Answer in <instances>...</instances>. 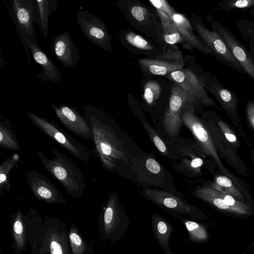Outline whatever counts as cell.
Here are the masks:
<instances>
[{"mask_svg":"<svg viewBox=\"0 0 254 254\" xmlns=\"http://www.w3.org/2000/svg\"><path fill=\"white\" fill-rule=\"evenodd\" d=\"M33 20L46 39L49 36V17L54 11H57L59 2L57 0H33Z\"/></svg>","mask_w":254,"mask_h":254,"instance_id":"obj_22","label":"cell"},{"mask_svg":"<svg viewBox=\"0 0 254 254\" xmlns=\"http://www.w3.org/2000/svg\"><path fill=\"white\" fill-rule=\"evenodd\" d=\"M212 189L225 193L231 195L240 201L244 199L241 190L229 177L224 175H218L214 180L208 185Z\"/></svg>","mask_w":254,"mask_h":254,"instance_id":"obj_27","label":"cell"},{"mask_svg":"<svg viewBox=\"0 0 254 254\" xmlns=\"http://www.w3.org/2000/svg\"><path fill=\"white\" fill-rule=\"evenodd\" d=\"M246 113L248 120L254 130V101H248L246 105Z\"/></svg>","mask_w":254,"mask_h":254,"instance_id":"obj_39","label":"cell"},{"mask_svg":"<svg viewBox=\"0 0 254 254\" xmlns=\"http://www.w3.org/2000/svg\"><path fill=\"white\" fill-rule=\"evenodd\" d=\"M13 234L17 246L19 249L25 245V234L21 213L18 210L13 225Z\"/></svg>","mask_w":254,"mask_h":254,"instance_id":"obj_32","label":"cell"},{"mask_svg":"<svg viewBox=\"0 0 254 254\" xmlns=\"http://www.w3.org/2000/svg\"><path fill=\"white\" fill-rule=\"evenodd\" d=\"M218 126L225 137L226 140L233 145V146L238 148L240 144L238 140L237 136L230 127L223 121L218 122Z\"/></svg>","mask_w":254,"mask_h":254,"instance_id":"obj_35","label":"cell"},{"mask_svg":"<svg viewBox=\"0 0 254 254\" xmlns=\"http://www.w3.org/2000/svg\"><path fill=\"white\" fill-rule=\"evenodd\" d=\"M50 51L67 68H75L80 59V52L67 31L51 39Z\"/></svg>","mask_w":254,"mask_h":254,"instance_id":"obj_18","label":"cell"},{"mask_svg":"<svg viewBox=\"0 0 254 254\" xmlns=\"http://www.w3.org/2000/svg\"><path fill=\"white\" fill-rule=\"evenodd\" d=\"M142 124L150 140L156 148L164 155H167L168 151L166 145L160 136L149 124L145 122H143Z\"/></svg>","mask_w":254,"mask_h":254,"instance_id":"obj_33","label":"cell"},{"mask_svg":"<svg viewBox=\"0 0 254 254\" xmlns=\"http://www.w3.org/2000/svg\"><path fill=\"white\" fill-rule=\"evenodd\" d=\"M119 38L126 49L135 54L149 57L164 52L153 41L144 38L130 29L121 31Z\"/></svg>","mask_w":254,"mask_h":254,"instance_id":"obj_20","label":"cell"},{"mask_svg":"<svg viewBox=\"0 0 254 254\" xmlns=\"http://www.w3.org/2000/svg\"><path fill=\"white\" fill-rule=\"evenodd\" d=\"M200 76L204 89L215 97L233 123L243 132L237 111L239 100L235 93L225 86L215 75L209 72L202 70Z\"/></svg>","mask_w":254,"mask_h":254,"instance_id":"obj_12","label":"cell"},{"mask_svg":"<svg viewBox=\"0 0 254 254\" xmlns=\"http://www.w3.org/2000/svg\"><path fill=\"white\" fill-rule=\"evenodd\" d=\"M69 237L73 254H84L86 251L84 243L74 229L70 230Z\"/></svg>","mask_w":254,"mask_h":254,"instance_id":"obj_34","label":"cell"},{"mask_svg":"<svg viewBox=\"0 0 254 254\" xmlns=\"http://www.w3.org/2000/svg\"><path fill=\"white\" fill-rule=\"evenodd\" d=\"M116 5L130 26L143 33L164 52L168 47L165 42L161 22L157 10L139 0H120Z\"/></svg>","mask_w":254,"mask_h":254,"instance_id":"obj_2","label":"cell"},{"mask_svg":"<svg viewBox=\"0 0 254 254\" xmlns=\"http://www.w3.org/2000/svg\"><path fill=\"white\" fill-rule=\"evenodd\" d=\"M10 4L26 41L38 45L33 25V0H11Z\"/></svg>","mask_w":254,"mask_h":254,"instance_id":"obj_19","label":"cell"},{"mask_svg":"<svg viewBox=\"0 0 254 254\" xmlns=\"http://www.w3.org/2000/svg\"><path fill=\"white\" fill-rule=\"evenodd\" d=\"M26 176L30 189L37 199L48 203L66 204L61 191L45 176L33 170L27 172Z\"/></svg>","mask_w":254,"mask_h":254,"instance_id":"obj_17","label":"cell"},{"mask_svg":"<svg viewBox=\"0 0 254 254\" xmlns=\"http://www.w3.org/2000/svg\"><path fill=\"white\" fill-rule=\"evenodd\" d=\"M50 249L51 254H65L64 247L56 236L51 238Z\"/></svg>","mask_w":254,"mask_h":254,"instance_id":"obj_38","label":"cell"},{"mask_svg":"<svg viewBox=\"0 0 254 254\" xmlns=\"http://www.w3.org/2000/svg\"><path fill=\"white\" fill-rule=\"evenodd\" d=\"M60 122L69 130L81 138L93 141L91 130L84 116L76 108L63 104L51 105Z\"/></svg>","mask_w":254,"mask_h":254,"instance_id":"obj_16","label":"cell"},{"mask_svg":"<svg viewBox=\"0 0 254 254\" xmlns=\"http://www.w3.org/2000/svg\"><path fill=\"white\" fill-rule=\"evenodd\" d=\"M206 20L211 29L217 32L244 69L246 74L254 82V60L248 49L227 27L208 14Z\"/></svg>","mask_w":254,"mask_h":254,"instance_id":"obj_10","label":"cell"},{"mask_svg":"<svg viewBox=\"0 0 254 254\" xmlns=\"http://www.w3.org/2000/svg\"><path fill=\"white\" fill-rule=\"evenodd\" d=\"M152 228L160 247L165 254H174L170 251L169 245L172 233L174 232L172 225L164 218L154 213L152 216Z\"/></svg>","mask_w":254,"mask_h":254,"instance_id":"obj_23","label":"cell"},{"mask_svg":"<svg viewBox=\"0 0 254 254\" xmlns=\"http://www.w3.org/2000/svg\"><path fill=\"white\" fill-rule=\"evenodd\" d=\"M156 10L170 18L186 42L192 48L206 55L213 56L211 51L200 41L190 20L182 13L177 12L165 0H150L148 1Z\"/></svg>","mask_w":254,"mask_h":254,"instance_id":"obj_13","label":"cell"},{"mask_svg":"<svg viewBox=\"0 0 254 254\" xmlns=\"http://www.w3.org/2000/svg\"><path fill=\"white\" fill-rule=\"evenodd\" d=\"M196 106L195 104L191 105L184 110L182 114L183 123L191 131L203 154L211 157L223 175L231 179L241 191L246 192L237 178L227 170L221 161L207 129L194 114Z\"/></svg>","mask_w":254,"mask_h":254,"instance_id":"obj_4","label":"cell"},{"mask_svg":"<svg viewBox=\"0 0 254 254\" xmlns=\"http://www.w3.org/2000/svg\"><path fill=\"white\" fill-rule=\"evenodd\" d=\"M172 214L179 219L184 224L188 231L189 240L190 241L201 243L207 239L208 234L203 226L195 221L181 217L179 215Z\"/></svg>","mask_w":254,"mask_h":254,"instance_id":"obj_28","label":"cell"},{"mask_svg":"<svg viewBox=\"0 0 254 254\" xmlns=\"http://www.w3.org/2000/svg\"><path fill=\"white\" fill-rule=\"evenodd\" d=\"M193 104H198L190 93L177 83H173L163 119L164 127L169 135L174 137L178 134L183 124V111Z\"/></svg>","mask_w":254,"mask_h":254,"instance_id":"obj_9","label":"cell"},{"mask_svg":"<svg viewBox=\"0 0 254 254\" xmlns=\"http://www.w3.org/2000/svg\"><path fill=\"white\" fill-rule=\"evenodd\" d=\"M91 130L95 149L102 166L113 171L120 161L127 162V152L107 116L91 104L82 106Z\"/></svg>","mask_w":254,"mask_h":254,"instance_id":"obj_1","label":"cell"},{"mask_svg":"<svg viewBox=\"0 0 254 254\" xmlns=\"http://www.w3.org/2000/svg\"><path fill=\"white\" fill-rule=\"evenodd\" d=\"M76 17L78 25L86 39L102 50L113 52L112 37L102 20L86 10L77 11Z\"/></svg>","mask_w":254,"mask_h":254,"instance_id":"obj_11","label":"cell"},{"mask_svg":"<svg viewBox=\"0 0 254 254\" xmlns=\"http://www.w3.org/2000/svg\"><path fill=\"white\" fill-rule=\"evenodd\" d=\"M142 194L164 208L171 214L183 215L195 220L200 218V211L184 199L166 191L150 188L143 189Z\"/></svg>","mask_w":254,"mask_h":254,"instance_id":"obj_14","label":"cell"},{"mask_svg":"<svg viewBox=\"0 0 254 254\" xmlns=\"http://www.w3.org/2000/svg\"><path fill=\"white\" fill-rule=\"evenodd\" d=\"M161 92V86L157 81L150 80L144 84L143 97L148 105H153L159 99Z\"/></svg>","mask_w":254,"mask_h":254,"instance_id":"obj_30","label":"cell"},{"mask_svg":"<svg viewBox=\"0 0 254 254\" xmlns=\"http://www.w3.org/2000/svg\"><path fill=\"white\" fill-rule=\"evenodd\" d=\"M20 158V156L17 153L11 155L5 160L0 166V193L4 190L10 192L11 186L9 178V172L16 164Z\"/></svg>","mask_w":254,"mask_h":254,"instance_id":"obj_29","label":"cell"},{"mask_svg":"<svg viewBox=\"0 0 254 254\" xmlns=\"http://www.w3.org/2000/svg\"><path fill=\"white\" fill-rule=\"evenodd\" d=\"M202 69L195 65V68L188 66L173 71L166 78L177 83L190 93L197 103L204 106H211L222 110L207 94L204 89L200 74Z\"/></svg>","mask_w":254,"mask_h":254,"instance_id":"obj_8","label":"cell"},{"mask_svg":"<svg viewBox=\"0 0 254 254\" xmlns=\"http://www.w3.org/2000/svg\"><path fill=\"white\" fill-rule=\"evenodd\" d=\"M53 158H48L42 151L37 155L45 168L56 178L68 194L79 198L85 188L83 173L66 155L52 147Z\"/></svg>","mask_w":254,"mask_h":254,"instance_id":"obj_3","label":"cell"},{"mask_svg":"<svg viewBox=\"0 0 254 254\" xmlns=\"http://www.w3.org/2000/svg\"><path fill=\"white\" fill-rule=\"evenodd\" d=\"M0 146L3 149L11 151L21 149L10 122L1 116L0 121Z\"/></svg>","mask_w":254,"mask_h":254,"instance_id":"obj_26","label":"cell"},{"mask_svg":"<svg viewBox=\"0 0 254 254\" xmlns=\"http://www.w3.org/2000/svg\"><path fill=\"white\" fill-rule=\"evenodd\" d=\"M200 41L213 54V57L233 71L246 73L244 69L233 56L219 34L208 30L200 16L191 14L189 19Z\"/></svg>","mask_w":254,"mask_h":254,"instance_id":"obj_5","label":"cell"},{"mask_svg":"<svg viewBox=\"0 0 254 254\" xmlns=\"http://www.w3.org/2000/svg\"><path fill=\"white\" fill-rule=\"evenodd\" d=\"M28 47L36 63L42 67V71L38 72L36 76L44 81L58 82L61 80L62 75L57 66L51 59L38 46L26 41Z\"/></svg>","mask_w":254,"mask_h":254,"instance_id":"obj_21","label":"cell"},{"mask_svg":"<svg viewBox=\"0 0 254 254\" xmlns=\"http://www.w3.org/2000/svg\"><path fill=\"white\" fill-rule=\"evenodd\" d=\"M254 6V0H226L219 2L216 8L226 12L247 9Z\"/></svg>","mask_w":254,"mask_h":254,"instance_id":"obj_31","label":"cell"},{"mask_svg":"<svg viewBox=\"0 0 254 254\" xmlns=\"http://www.w3.org/2000/svg\"><path fill=\"white\" fill-rule=\"evenodd\" d=\"M156 10L161 20L163 37L166 45L168 46L179 44L186 50L192 52L193 49L186 42L170 18L164 12Z\"/></svg>","mask_w":254,"mask_h":254,"instance_id":"obj_24","label":"cell"},{"mask_svg":"<svg viewBox=\"0 0 254 254\" xmlns=\"http://www.w3.org/2000/svg\"><path fill=\"white\" fill-rule=\"evenodd\" d=\"M5 5L7 7V9L8 10L9 12V13H10V15H11V17L12 19V21L15 25V26H16V29L17 30V32L19 34V37L20 38V40L21 41V42H22L24 47H25V49L26 50V52L27 53V56H28V60H29V63L31 64V59H30V51L29 50V48L28 47V45H27V43L26 42V40L25 39V37L24 36V35L23 33V31L21 29V28H20V26L19 25L18 23H17L16 19H15V17L14 16V15L13 14V11L11 9V7L10 6V5H9V4H8L6 2H5Z\"/></svg>","mask_w":254,"mask_h":254,"instance_id":"obj_37","label":"cell"},{"mask_svg":"<svg viewBox=\"0 0 254 254\" xmlns=\"http://www.w3.org/2000/svg\"><path fill=\"white\" fill-rule=\"evenodd\" d=\"M251 156H252V158L254 164V150H253L252 151Z\"/></svg>","mask_w":254,"mask_h":254,"instance_id":"obj_42","label":"cell"},{"mask_svg":"<svg viewBox=\"0 0 254 254\" xmlns=\"http://www.w3.org/2000/svg\"><path fill=\"white\" fill-rule=\"evenodd\" d=\"M145 166L148 170L152 173L157 174L161 171L159 164L153 158H148L145 162Z\"/></svg>","mask_w":254,"mask_h":254,"instance_id":"obj_40","label":"cell"},{"mask_svg":"<svg viewBox=\"0 0 254 254\" xmlns=\"http://www.w3.org/2000/svg\"><path fill=\"white\" fill-rule=\"evenodd\" d=\"M137 64L144 75L166 77L185 66L184 58L178 45L168 46L165 52L139 59Z\"/></svg>","mask_w":254,"mask_h":254,"instance_id":"obj_7","label":"cell"},{"mask_svg":"<svg viewBox=\"0 0 254 254\" xmlns=\"http://www.w3.org/2000/svg\"><path fill=\"white\" fill-rule=\"evenodd\" d=\"M202 152L198 145H188L180 148L179 152L182 156V165L189 172L196 175L200 174L203 160L198 155Z\"/></svg>","mask_w":254,"mask_h":254,"instance_id":"obj_25","label":"cell"},{"mask_svg":"<svg viewBox=\"0 0 254 254\" xmlns=\"http://www.w3.org/2000/svg\"><path fill=\"white\" fill-rule=\"evenodd\" d=\"M240 22L254 35V23L249 20H242Z\"/></svg>","mask_w":254,"mask_h":254,"instance_id":"obj_41","label":"cell"},{"mask_svg":"<svg viewBox=\"0 0 254 254\" xmlns=\"http://www.w3.org/2000/svg\"><path fill=\"white\" fill-rule=\"evenodd\" d=\"M27 114L34 126L57 142L68 152L82 161H89L87 148L64 131L54 121L38 116L30 111H27Z\"/></svg>","mask_w":254,"mask_h":254,"instance_id":"obj_6","label":"cell"},{"mask_svg":"<svg viewBox=\"0 0 254 254\" xmlns=\"http://www.w3.org/2000/svg\"><path fill=\"white\" fill-rule=\"evenodd\" d=\"M103 220L106 235L114 240L122 238L129 227V219L115 193H112L108 199Z\"/></svg>","mask_w":254,"mask_h":254,"instance_id":"obj_15","label":"cell"},{"mask_svg":"<svg viewBox=\"0 0 254 254\" xmlns=\"http://www.w3.org/2000/svg\"><path fill=\"white\" fill-rule=\"evenodd\" d=\"M237 26L244 40L248 43L250 49L249 51L254 60V35L240 22L237 23Z\"/></svg>","mask_w":254,"mask_h":254,"instance_id":"obj_36","label":"cell"}]
</instances>
